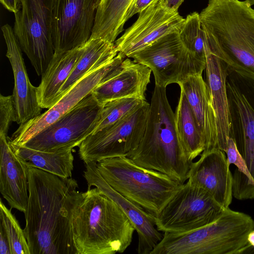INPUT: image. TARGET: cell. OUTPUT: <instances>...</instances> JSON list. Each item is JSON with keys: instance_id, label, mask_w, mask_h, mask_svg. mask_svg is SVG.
I'll return each mask as SVG.
<instances>
[{"instance_id": "1", "label": "cell", "mask_w": 254, "mask_h": 254, "mask_svg": "<svg viewBox=\"0 0 254 254\" xmlns=\"http://www.w3.org/2000/svg\"><path fill=\"white\" fill-rule=\"evenodd\" d=\"M24 232L30 254H77L72 222L83 192L77 181L28 167Z\"/></svg>"}, {"instance_id": "2", "label": "cell", "mask_w": 254, "mask_h": 254, "mask_svg": "<svg viewBox=\"0 0 254 254\" xmlns=\"http://www.w3.org/2000/svg\"><path fill=\"white\" fill-rule=\"evenodd\" d=\"M199 14L210 52L254 77V9L245 0H208Z\"/></svg>"}, {"instance_id": "3", "label": "cell", "mask_w": 254, "mask_h": 254, "mask_svg": "<svg viewBox=\"0 0 254 254\" xmlns=\"http://www.w3.org/2000/svg\"><path fill=\"white\" fill-rule=\"evenodd\" d=\"M135 227L120 207L96 187L83 192L72 222L77 254L123 253Z\"/></svg>"}, {"instance_id": "4", "label": "cell", "mask_w": 254, "mask_h": 254, "mask_svg": "<svg viewBox=\"0 0 254 254\" xmlns=\"http://www.w3.org/2000/svg\"><path fill=\"white\" fill-rule=\"evenodd\" d=\"M166 88L155 85L144 135L138 146L127 157L139 166L184 184L192 162L178 137Z\"/></svg>"}, {"instance_id": "5", "label": "cell", "mask_w": 254, "mask_h": 254, "mask_svg": "<svg viewBox=\"0 0 254 254\" xmlns=\"http://www.w3.org/2000/svg\"><path fill=\"white\" fill-rule=\"evenodd\" d=\"M253 230L251 216L228 207L205 226L181 233H163L150 254H243L252 246L248 237Z\"/></svg>"}, {"instance_id": "6", "label": "cell", "mask_w": 254, "mask_h": 254, "mask_svg": "<svg viewBox=\"0 0 254 254\" xmlns=\"http://www.w3.org/2000/svg\"><path fill=\"white\" fill-rule=\"evenodd\" d=\"M97 168L110 186L153 217L184 184L160 172L139 166L125 156L99 161Z\"/></svg>"}, {"instance_id": "7", "label": "cell", "mask_w": 254, "mask_h": 254, "mask_svg": "<svg viewBox=\"0 0 254 254\" xmlns=\"http://www.w3.org/2000/svg\"><path fill=\"white\" fill-rule=\"evenodd\" d=\"M225 209L208 192L188 180L153 221L161 232L181 233L213 223Z\"/></svg>"}, {"instance_id": "8", "label": "cell", "mask_w": 254, "mask_h": 254, "mask_svg": "<svg viewBox=\"0 0 254 254\" xmlns=\"http://www.w3.org/2000/svg\"><path fill=\"white\" fill-rule=\"evenodd\" d=\"M52 5L53 0H20L14 13V34L38 75L44 74L54 55Z\"/></svg>"}, {"instance_id": "9", "label": "cell", "mask_w": 254, "mask_h": 254, "mask_svg": "<svg viewBox=\"0 0 254 254\" xmlns=\"http://www.w3.org/2000/svg\"><path fill=\"white\" fill-rule=\"evenodd\" d=\"M130 58L151 70L155 85L165 87L179 84L191 75L202 74L205 67L186 48L177 32L161 37Z\"/></svg>"}, {"instance_id": "10", "label": "cell", "mask_w": 254, "mask_h": 254, "mask_svg": "<svg viewBox=\"0 0 254 254\" xmlns=\"http://www.w3.org/2000/svg\"><path fill=\"white\" fill-rule=\"evenodd\" d=\"M103 107L91 93L23 146L46 152L79 146L94 131Z\"/></svg>"}, {"instance_id": "11", "label": "cell", "mask_w": 254, "mask_h": 254, "mask_svg": "<svg viewBox=\"0 0 254 254\" xmlns=\"http://www.w3.org/2000/svg\"><path fill=\"white\" fill-rule=\"evenodd\" d=\"M149 108L146 101L127 116L88 136L78 146L80 159L87 163L127 156L143 137Z\"/></svg>"}, {"instance_id": "12", "label": "cell", "mask_w": 254, "mask_h": 254, "mask_svg": "<svg viewBox=\"0 0 254 254\" xmlns=\"http://www.w3.org/2000/svg\"><path fill=\"white\" fill-rule=\"evenodd\" d=\"M226 90L229 137L245 160L254 183V77L229 66Z\"/></svg>"}, {"instance_id": "13", "label": "cell", "mask_w": 254, "mask_h": 254, "mask_svg": "<svg viewBox=\"0 0 254 254\" xmlns=\"http://www.w3.org/2000/svg\"><path fill=\"white\" fill-rule=\"evenodd\" d=\"M126 58L120 53L111 61L94 67L76 82L51 108L27 123L19 125L9 141L15 145H23L45 127L66 114L100 83L118 72Z\"/></svg>"}, {"instance_id": "14", "label": "cell", "mask_w": 254, "mask_h": 254, "mask_svg": "<svg viewBox=\"0 0 254 254\" xmlns=\"http://www.w3.org/2000/svg\"><path fill=\"white\" fill-rule=\"evenodd\" d=\"M100 0H53L54 54L79 47L90 39Z\"/></svg>"}, {"instance_id": "15", "label": "cell", "mask_w": 254, "mask_h": 254, "mask_svg": "<svg viewBox=\"0 0 254 254\" xmlns=\"http://www.w3.org/2000/svg\"><path fill=\"white\" fill-rule=\"evenodd\" d=\"M185 19L178 9L157 0L139 13L137 20L114 42L117 50L126 58L150 45L161 37L179 33Z\"/></svg>"}, {"instance_id": "16", "label": "cell", "mask_w": 254, "mask_h": 254, "mask_svg": "<svg viewBox=\"0 0 254 254\" xmlns=\"http://www.w3.org/2000/svg\"><path fill=\"white\" fill-rule=\"evenodd\" d=\"M85 165L83 176L88 185V189L92 186L97 188L120 207L133 224L137 233L138 254H150L163 236L157 229L153 217L110 186L99 172L96 162L85 163Z\"/></svg>"}, {"instance_id": "17", "label": "cell", "mask_w": 254, "mask_h": 254, "mask_svg": "<svg viewBox=\"0 0 254 254\" xmlns=\"http://www.w3.org/2000/svg\"><path fill=\"white\" fill-rule=\"evenodd\" d=\"M224 152L217 148L204 150L191 164L188 180L227 208L232 200L233 175Z\"/></svg>"}, {"instance_id": "18", "label": "cell", "mask_w": 254, "mask_h": 254, "mask_svg": "<svg viewBox=\"0 0 254 254\" xmlns=\"http://www.w3.org/2000/svg\"><path fill=\"white\" fill-rule=\"evenodd\" d=\"M6 46V56L12 67L14 86L12 97L15 105L17 121L25 124L41 114L37 89L29 80L22 57V49L15 36L13 29L8 24L1 27Z\"/></svg>"}, {"instance_id": "19", "label": "cell", "mask_w": 254, "mask_h": 254, "mask_svg": "<svg viewBox=\"0 0 254 254\" xmlns=\"http://www.w3.org/2000/svg\"><path fill=\"white\" fill-rule=\"evenodd\" d=\"M151 72L146 65L127 58L124 61L122 68L98 84L91 93L103 106L111 101L123 98L146 100L145 94Z\"/></svg>"}, {"instance_id": "20", "label": "cell", "mask_w": 254, "mask_h": 254, "mask_svg": "<svg viewBox=\"0 0 254 254\" xmlns=\"http://www.w3.org/2000/svg\"><path fill=\"white\" fill-rule=\"evenodd\" d=\"M7 136L0 134V191L10 208L25 213L28 200V167L11 148Z\"/></svg>"}, {"instance_id": "21", "label": "cell", "mask_w": 254, "mask_h": 254, "mask_svg": "<svg viewBox=\"0 0 254 254\" xmlns=\"http://www.w3.org/2000/svg\"><path fill=\"white\" fill-rule=\"evenodd\" d=\"M178 85L186 96L194 115L205 142V150L217 148L215 112L207 84L202 74L191 75Z\"/></svg>"}, {"instance_id": "22", "label": "cell", "mask_w": 254, "mask_h": 254, "mask_svg": "<svg viewBox=\"0 0 254 254\" xmlns=\"http://www.w3.org/2000/svg\"><path fill=\"white\" fill-rule=\"evenodd\" d=\"M229 66L223 60L208 51L205 67L207 84L215 112L217 148L225 152L229 138V109L226 77Z\"/></svg>"}, {"instance_id": "23", "label": "cell", "mask_w": 254, "mask_h": 254, "mask_svg": "<svg viewBox=\"0 0 254 254\" xmlns=\"http://www.w3.org/2000/svg\"><path fill=\"white\" fill-rule=\"evenodd\" d=\"M85 45L54 54L37 89L38 100L42 109H49L59 101L60 91L82 54Z\"/></svg>"}, {"instance_id": "24", "label": "cell", "mask_w": 254, "mask_h": 254, "mask_svg": "<svg viewBox=\"0 0 254 254\" xmlns=\"http://www.w3.org/2000/svg\"><path fill=\"white\" fill-rule=\"evenodd\" d=\"M8 141L14 153L28 167L41 169L63 178L71 177L74 160L73 148L46 152L15 145L9 140Z\"/></svg>"}, {"instance_id": "25", "label": "cell", "mask_w": 254, "mask_h": 254, "mask_svg": "<svg viewBox=\"0 0 254 254\" xmlns=\"http://www.w3.org/2000/svg\"><path fill=\"white\" fill-rule=\"evenodd\" d=\"M134 0H100L89 39L114 43L123 31L127 12Z\"/></svg>"}, {"instance_id": "26", "label": "cell", "mask_w": 254, "mask_h": 254, "mask_svg": "<svg viewBox=\"0 0 254 254\" xmlns=\"http://www.w3.org/2000/svg\"><path fill=\"white\" fill-rule=\"evenodd\" d=\"M174 116L178 137L189 160L192 162L205 150V145L188 100L182 91Z\"/></svg>"}, {"instance_id": "27", "label": "cell", "mask_w": 254, "mask_h": 254, "mask_svg": "<svg viewBox=\"0 0 254 254\" xmlns=\"http://www.w3.org/2000/svg\"><path fill=\"white\" fill-rule=\"evenodd\" d=\"M114 43L102 39H89L70 76L61 89L59 100L76 82L95 66L111 61L117 55Z\"/></svg>"}, {"instance_id": "28", "label": "cell", "mask_w": 254, "mask_h": 254, "mask_svg": "<svg viewBox=\"0 0 254 254\" xmlns=\"http://www.w3.org/2000/svg\"><path fill=\"white\" fill-rule=\"evenodd\" d=\"M186 48L198 60L206 64V55L210 50L199 14L193 12L185 18L179 32Z\"/></svg>"}, {"instance_id": "29", "label": "cell", "mask_w": 254, "mask_h": 254, "mask_svg": "<svg viewBox=\"0 0 254 254\" xmlns=\"http://www.w3.org/2000/svg\"><path fill=\"white\" fill-rule=\"evenodd\" d=\"M146 101L137 98H127L117 99L107 103L103 107L98 125L92 133L100 131L127 116Z\"/></svg>"}, {"instance_id": "30", "label": "cell", "mask_w": 254, "mask_h": 254, "mask_svg": "<svg viewBox=\"0 0 254 254\" xmlns=\"http://www.w3.org/2000/svg\"><path fill=\"white\" fill-rule=\"evenodd\" d=\"M0 220L7 234L11 254H30L24 230L1 200L0 201Z\"/></svg>"}, {"instance_id": "31", "label": "cell", "mask_w": 254, "mask_h": 254, "mask_svg": "<svg viewBox=\"0 0 254 254\" xmlns=\"http://www.w3.org/2000/svg\"><path fill=\"white\" fill-rule=\"evenodd\" d=\"M17 121L16 112L12 95H0V134L7 136L9 126Z\"/></svg>"}, {"instance_id": "32", "label": "cell", "mask_w": 254, "mask_h": 254, "mask_svg": "<svg viewBox=\"0 0 254 254\" xmlns=\"http://www.w3.org/2000/svg\"><path fill=\"white\" fill-rule=\"evenodd\" d=\"M159 0H134L129 7L125 17V22L136 13H139L153 2Z\"/></svg>"}, {"instance_id": "33", "label": "cell", "mask_w": 254, "mask_h": 254, "mask_svg": "<svg viewBox=\"0 0 254 254\" xmlns=\"http://www.w3.org/2000/svg\"><path fill=\"white\" fill-rule=\"evenodd\" d=\"M0 254H11L9 240L4 229L0 223Z\"/></svg>"}, {"instance_id": "34", "label": "cell", "mask_w": 254, "mask_h": 254, "mask_svg": "<svg viewBox=\"0 0 254 254\" xmlns=\"http://www.w3.org/2000/svg\"><path fill=\"white\" fill-rule=\"evenodd\" d=\"M0 1L5 8L13 13L18 11L20 3V0H0Z\"/></svg>"}, {"instance_id": "35", "label": "cell", "mask_w": 254, "mask_h": 254, "mask_svg": "<svg viewBox=\"0 0 254 254\" xmlns=\"http://www.w3.org/2000/svg\"><path fill=\"white\" fill-rule=\"evenodd\" d=\"M166 4L176 9H178L179 7L183 2L184 0H164Z\"/></svg>"}, {"instance_id": "36", "label": "cell", "mask_w": 254, "mask_h": 254, "mask_svg": "<svg viewBox=\"0 0 254 254\" xmlns=\"http://www.w3.org/2000/svg\"><path fill=\"white\" fill-rule=\"evenodd\" d=\"M249 243L254 247V230L251 232L248 237Z\"/></svg>"}, {"instance_id": "37", "label": "cell", "mask_w": 254, "mask_h": 254, "mask_svg": "<svg viewBox=\"0 0 254 254\" xmlns=\"http://www.w3.org/2000/svg\"><path fill=\"white\" fill-rule=\"evenodd\" d=\"M245 254H254V247L252 246L250 248L246 251Z\"/></svg>"}, {"instance_id": "38", "label": "cell", "mask_w": 254, "mask_h": 254, "mask_svg": "<svg viewBox=\"0 0 254 254\" xmlns=\"http://www.w3.org/2000/svg\"><path fill=\"white\" fill-rule=\"evenodd\" d=\"M245 1L250 6L254 5V0H245Z\"/></svg>"}]
</instances>
